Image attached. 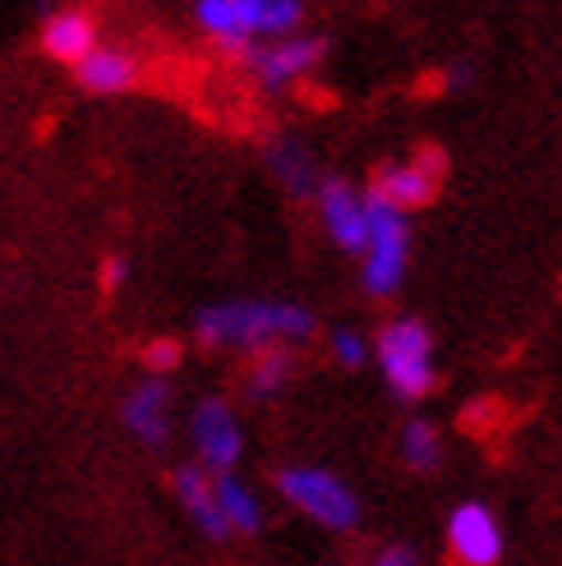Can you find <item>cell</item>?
<instances>
[{"instance_id": "cell-21", "label": "cell", "mask_w": 562, "mask_h": 566, "mask_svg": "<svg viewBox=\"0 0 562 566\" xmlns=\"http://www.w3.org/2000/svg\"><path fill=\"white\" fill-rule=\"evenodd\" d=\"M102 291L106 295H121V286H125V281H129V259H125V253H111V259H102Z\"/></svg>"}, {"instance_id": "cell-8", "label": "cell", "mask_w": 562, "mask_h": 566, "mask_svg": "<svg viewBox=\"0 0 562 566\" xmlns=\"http://www.w3.org/2000/svg\"><path fill=\"white\" fill-rule=\"evenodd\" d=\"M323 51H327V38H277V42H263L254 51H244V61L249 70H254V78L263 83L268 93L277 88H287V83L304 78L309 70H314L323 61Z\"/></svg>"}, {"instance_id": "cell-3", "label": "cell", "mask_w": 562, "mask_h": 566, "mask_svg": "<svg viewBox=\"0 0 562 566\" xmlns=\"http://www.w3.org/2000/svg\"><path fill=\"white\" fill-rule=\"evenodd\" d=\"M378 364L383 378L402 401H419L434 391V342L419 318H397L378 332Z\"/></svg>"}, {"instance_id": "cell-19", "label": "cell", "mask_w": 562, "mask_h": 566, "mask_svg": "<svg viewBox=\"0 0 562 566\" xmlns=\"http://www.w3.org/2000/svg\"><path fill=\"white\" fill-rule=\"evenodd\" d=\"M138 359H144V374H148V378H162V382H166V378H171L180 364H185V346L176 342V336H153Z\"/></svg>"}, {"instance_id": "cell-10", "label": "cell", "mask_w": 562, "mask_h": 566, "mask_svg": "<svg viewBox=\"0 0 562 566\" xmlns=\"http://www.w3.org/2000/svg\"><path fill=\"white\" fill-rule=\"evenodd\" d=\"M97 42H102V28H97V19H93L89 10L65 6V10H46V14H42L38 46H42L46 61L70 65V70H74V65H79L83 55H89Z\"/></svg>"}, {"instance_id": "cell-14", "label": "cell", "mask_w": 562, "mask_h": 566, "mask_svg": "<svg viewBox=\"0 0 562 566\" xmlns=\"http://www.w3.org/2000/svg\"><path fill=\"white\" fill-rule=\"evenodd\" d=\"M171 489H176V502L185 506V516H189L194 525H199V530L208 534V539H227V521H221V512H217L212 474H208L204 465H194V461L176 465Z\"/></svg>"}, {"instance_id": "cell-22", "label": "cell", "mask_w": 562, "mask_h": 566, "mask_svg": "<svg viewBox=\"0 0 562 566\" xmlns=\"http://www.w3.org/2000/svg\"><path fill=\"white\" fill-rule=\"evenodd\" d=\"M374 566H415V553L402 548V544H392V548H383V553L374 557Z\"/></svg>"}, {"instance_id": "cell-23", "label": "cell", "mask_w": 562, "mask_h": 566, "mask_svg": "<svg viewBox=\"0 0 562 566\" xmlns=\"http://www.w3.org/2000/svg\"><path fill=\"white\" fill-rule=\"evenodd\" d=\"M470 78V70L466 65H457V70H447V83H466Z\"/></svg>"}, {"instance_id": "cell-16", "label": "cell", "mask_w": 562, "mask_h": 566, "mask_svg": "<svg viewBox=\"0 0 562 566\" xmlns=\"http://www.w3.org/2000/svg\"><path fill=\"white\" fill-rule=\"evenodd\" d=\"M212 493H217L221 521H227V534H259L263 530V502L240 474H212Z\"/></svg>"}, {"instance_id": "cell-5", "label": "cell", "mask_w": 562, "mask_h": 566, "mask_svg": "<svg viewBox=\"0 0 562 566\" xmlns=\"http://www.w3.org/2000/svg\"><path fill=\"white\" fill-rule=\"evenodd\" d=\"M364 208H370V240H364V291L374 300H387L402 286L406 276V259H410V221L402 212L383 208L378 198L364 193Z\"/></svg>"}, {"instance_id": "cell-7", "label": "cell", "mask_w": 562, "mask_h": 566, "mask_svg": "<svg viewBox=\"0 0 562 566\" xmlns=\"http://www.w3.org/2000/svg\"><path fill=\"white\" fill-rule=\"evenodd\" d=\"M121 423H125V433H129L138 447L162 451L166 442H171V429H176L171 382H162V378L134 382V387L125 391V401H121Z\"/></svg>"}, {"instance_id": "cell-1", "label": "cell", "mask_w": 562, "mask_h": 566, "mask_svg": "<svg viewBox=\"0 0 562 566\" xmlns=\"http://www.w3.org/2000/svg\"><path fill=\"white\" fill-rule=\"evenodd\" d=\"M194 336H199V346H212V350L240 346L259 355L268 346L314 336V314L291 300H217L194 314Z\"/></svg>"}, {"instance_id": "cell-6", "label": "cell", "mask_w": 562, "mask_h": 566, "mask_svg": "<svg viewBox=\"0 0 562 566\" xmlns=\"http://www.w3.org/2000/svg\"><path fill=\"white\" fill-rule=\"evenodd\" d=\"M189 442H194V465H204L208 474H236L240 451H244V429L227 396H199L194 401Z\"/></svg>"}, {"instance_id": "cell-15", "label": "cell", "mask_w": 562, "mask_h": 566, "mask_svg": "<svg viewBox=\"0 0 562 566\" xmlns=\"http://www.w3.org/2000/svg\"><path fill=\"white\" fill-rule=\"evenodd\" d=\"M263 157H268V171L281 180V189H287L291 198H314V193H319L314 157H309V148L300 144V138H291V134L268 138Z\"/></svg>"}, {"instance_id": "cell-13", "label": "cell", "mask_w": 562, "mask_h": 566, "mask_svg": "<svg viewBox=\"0 0 562 566\" xmlns=\"http://www.w3.org/2000/svg\"><path fill=\"white\" fill-rule=\"evenodd\" d=\"M74 78H79V88L93 93V97H121L138 83V55L116 46V42H97L74 65Z\"/></svg>"}, {"instance_id": "cell-17", "label": "cell", "mask_w": 562, "mask_h": 566, "mask_svg": "<svg viewBox=\"0 0 562 566\" xmlns=\"http://www.w3.org/2000/svg\"><path fill=\"white\" fill-rule=\"evenodd\" d=\"M291 374H295V355H291V346H268V350L254 355V364H249V374H244V396H249L254 406H268V401H277V396L287 391Z\"/></svg>"}, {"instance_id": "cell-2", "label": "cell", "mask_w": 562, "mask_h": 566, "mask_svg": "<svg viewBox=\"0 0 562 566\" xmlns=\"http://www.w3.org/2000/svg\"><path fill=\"white\" fill-rule=\"evenodd\" d=\"M300 14L304 6L295 0H199L194 6V23L227 51H254L263 42L291 38Z\"/></svg>"}, {"instance_id": "cell-20", "label": "cell", "mask_w": 562, "mask_h": 566, "mask_svg": "<svg viewBox=\"0 0 562 566\" xmlns=\"http://www.w3.org/2000/svg\"><path fill=\"white\" fill-rule=\"evenodd\" d=\"M332 355H336V364H346V369H360V364L370 359V346H364L360 332L336 327V332H332Z\"/></svg>"}, {"instance_id": "cell-9", "label": "cell", "mask_w": 562, "mask_h": 566, "mask_svg": "<svg viewBox=\"0 0 562 566\" xmlns=\"http://www.w3.org/2000/svg\"><path fill=\"white\" fill-rule=\"evenodd\" d=\"M447 548L461 566H498L502 557V530L485 502H461L447 516Z\"/></svg>"}, {"instance_id": "cell-4", "label": "cell", "mask_w": 562, "mask_h": 566, "mask_svg": "<svg viewBox=\"0 0 562 566\" xmlns=\"http://www.w3.org/2000/svg\"><path fill=\"white\" fill-rule=\"evenodd\" d=\"M277 493L287 497L295 512H304L309 521H319L327 530H355L360 525V497L332 470L291 465V470L277 474Z\"/></svg>"}, {"instance_id": "cell-18", "label": "cell", "mask_w": 562, "mask_h": 566, "mask_svg": "<svg viewBox=\"0 0 562 566\" xmlns=\"http://www.w3.org/2000/svg\"><path fill=\"white\" fill-rule=\"evenodd\" d=\"M402 457L410 470H434L438 457H443V438L429 419H410L402 429Z\"/></svg>"}, {"instance_id": "cell-11", "label": "cell", "mask_w": 562, "mask_h": 566, "mask_svg": "<svg viewBox=\"0 0 562 566\" xmlns=\"http://www.w3.org/2000/svg\"><path fill=\"white\" fill-rule=\"evenodd\" d=\"M438 157H425V161H392V166H383V171L374 176V193L370 198H378L383 208H392V212H410V208H425L429 198H434V189H438Z\"/></svg>"}, {"instance_id": "cell-12", "label": "cell", "mask_w": 562, "mask_h": 566, "mask_svg": "<svg viewBox=\"0 0 562 566\" xmlns=\"http://www.w3.org/2000/svg\"><path fill=\"white\" fill-rule=\"evenodd\" d=\"M319 212H323V226L327 235L342 244V249H360L364 253V240H370V208L364 198L346 185V180H319Z\"/></svg>"}]
</instances>
